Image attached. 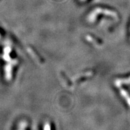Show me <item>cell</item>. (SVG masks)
I'll use <instances>...</instances> for the list:
<instances>
[{
	"mask_svg": "<svg viewBox=\"0 0 130 130\" xmlns=\"http://www.w3.org/2000/svg\"><path fill=\"white\" fill-rule=\"evenodd\" d=\"M81 1H86V0H81Z\"/></svg>",
	"mask_w": 130,
	"mask_h": 130,
	"instance_id": "1",
	"label": "cell"
}]
</instances>
